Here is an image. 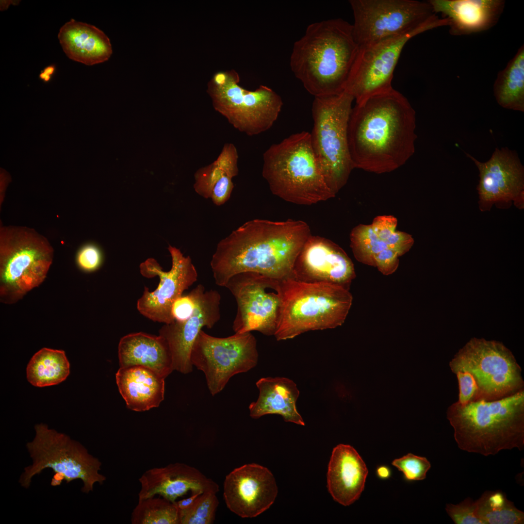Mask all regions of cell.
Returning a JSON list of instances; mask_svg holds the SVG:
<instances>
[{
	"label": "cell",
	"instance_id": "obj_1",
	"mask_svg": "<svg viewBox=\"0 0 524 524\" xmlns=\"http://www.w3.org/2000/svg\"><path fill=\"white\" fill-rule=\"evenodd\" d=\"M415 128V110L393 88L356 102L347 128L354 168L379 174L401 166L414 153Z\"/></svg>",
	"mask_w": 524,
	"mask_h": 524
},
{
	"label": "cell",
	"instance_id": "obj_2",
	"mask_svg": "<svg viewBox=\"0 0 524 524\" xmlns=\"http://www.w3.org/2000/svg\"><path fill=\"white\" fill-rule=\"evenodd\" d=\"M311 235L301 220L246 222L217 245L210 262L215 284L225 287L230 278L245 272L280 280L292 278L296 258Z\"/></svg>",
	"mask_w": 524,
	"mask_h": 524
},
{
	"label": "cell",
	"instance_id": "obj_3",
	"mask_svg": "<svg viewBox=\"0 0 524 524\" xmlns=\"http://www.w3.org/2000/svg\"><path fill=\"white\" fill-rule=\"evenodd\" d=\"M359 50L352 24L342 18L316 22L294 43L290 67L314 97L336 95L344 91Z\"/></svg>",
	"mask_w": 524,
	"mask_h": 524
},
{
	"label": "cell",
	"instance_id": "obj_4",
	"mask_svg": "<svg viewBox=\"0 0 524 524\" xmlns=\"http://www.w3.org/2000/svg\"><path fill=\"white\" fill-rule=\"evenodd\" d=\"M446 414L463 451L489 456L524 449V389L494 401L456 402Z\"/></svg>",
	"mask_w": 524,
	"mask_h": 524
},
{
	"label": "cell",
	"instance_id": "obj_5",
	"mask_svg": "<svg viewBox=\"0 0 524 524\" xmlns=\"http://www.w3.org/2000/svg\"><path fill=\"white\" fill-rule=\"evenodd\" d=\"M263 178L272 194L283 200L311 205L335 196L320 170L308 131L273 144L263 153Z\"/></svg>",
	"mask_w": 524,
	"mask_h": 524
},
{
	"label": "cell",
	"instance_id": "obj_6",
	"mask_svg": "<svg viewBox=\"0 0 524 524\" xmlns=\"http://www.w3.org/2000/svg\"><path fill=\"white\" fill-rule=\"evenodd\" d=\"M283 302L274 335L277 341L310 330L334 328L344 322L352 304L349 290L340 285L282 280Z\"/></svg>",
	"mask_w": 524,
	"mask_h": 524
},
{
	"label": "cell",
	"instance_id": "obj_7",
	"mask_svg": "<svg viewBox=\"0 0 524 524\" xmlns=\"http://www.w3.org/2000/svg\"><path fill=\"white\" fill-rule=\"evenodd\" d=\"M48 240L34 229L0 228V300L16 303L45 280L53 258Z\"/></svg>",
	"mask_w": 524,
	"mask_h": 524
},
{
	"label": "cell",
	"instance_id": "obj_8",
	"mask_svg": "<svg viewBox=\"0 0 524 524\" xmlns=\"http://www.w3.org/2000/svg\"><path fill=\"white\" fill-rule=\"evenodd\" d=\"M354 98L345 91L314 97L312 106V147L325 181L335 195L354 168L348 149L347 128Z\"/></svg>",
	"mask_w": 524,
	"mask_h": 524
},
{
	"label": "cell",
	"instance_id": "obj_9",
	"mask_svg": "<svg viewBox=\"0 0 524 524\" xmlns=\"http://www.w3.org/2000/svg\"><path fill=\"white\" fill-rule=\"evenodd\" d=\"M34 429V439L26 445L32 463L20 476L22 487L29 488L33 477L46 468L62 475L68 483L81 479L83 493L92 491L96 483L103 484L106 478L99 473L101 462L80 442L44 424H36Z\"/></svg>",
	"mask_w": 524,
	"mask_h": 524
},
{
	"label": "cell",
	"instance_id": "obj_10",
	"mask_svg": "<svg viewBox=\"0 0 524 524\" xmlns=\"http://www.w3.org/2000/svg\"><path fill=\"white\" fill-rule=\"evenodd\" d=\"M239 82V75L234 69L214 74L206 90L213 108L235 129L248 136L268 130L281 111V97L266 86L249 91Z\"/></svg>",
	"mask_w": 524,
	"mask_h": 524
},
{
	"label": "cell",
	"instance_id": "obj_11",
	"mask_svg": "<svg viewBox=\"0 0 524 524\" xmlns=\"http://www.w3.org/2000/svg\"><path fill=\"white\" fill-rule=\"evenodd\" d=\"M354 38L359 48L433 25L448 26L446 18L435 14L428 1L350 0Z\"/></svg>",
	"mask_w": 524,
	"mask_h": 524
},
{
	"label": "cell",
	"instance_id": "obj_12",
	"mask_svg": "<svg viewBox=\"0 0 524 524\" xmlns=\"http://www.w3.org/2000/svg\"><path fill=\"white\" fill-rule=\"evenodd\" d=\"M449 367L453 373L467 371L472 375L477 387L476 401H494L524 389L521 367L499 342L471 339L456 354Z\"/></svg>",
	"mask_w": 524,
	"mask_h": 524
},
{
	"label": "cell",
	"instance_id": "obj_13",
	"mask_svg": "<svg viewBox=\"0 0 524 524\" xmlns=\"http://www.w3.org/2000/svg\"><path fill=\"white\" fill-rule=\"evenodd\" d=\"M225 287L237 304L232 324L235 333L257 331L265 335L274 336L282 306V280L245 272L230 278Z\"/></svg>",
	"mask_w": 524,
	"mask_h": 524
},
{
	"label": "cell",
	"instance_id": "obj_14",
	"mask_svg": "<svg viewBox=\"0 0 524 524\" xmlns=\"http://www.w3.org/2000/svg\"><path fill=\"white\" fill-rule=\"evenodd\" d=\"M258 360L257 341L250 332L220 338L201 330L191 353L193 366L204 373L213 396L222 391L233 376L255 367Z\"/></svg>",
	"mask_w": 524,
	"mask_h": 524
},
{
	"label": "cell",
	"instance_id": "obj_15",
	"mask_svg": "<svg viewBox=\"0 0 524 524\" xmlns=\"http://www.w3.org/2000/svg\"><path fill=\"white\" fill-rule=\"evenodd\" d=\"M437 28L428 25L410 33L359 48L344 91L356 102L392 88L393 73L407 43L414 36Z\"/></svg>",
	"mask_w": 524,
	"mask_h": 524
},
{
	"label": "cell",
	"instance_id": "obj_16",
	"mask_svg": "<svg viewBox=\"0 0 524 524\" xmlns=\"http://www.w3.org/2000/svg\"><path fill=\"white\" fill-rule=\"evenodd\" d=\"M168 250L172 261L169 271H163L153 258L147 259L140 264V271L143 276L151 278L157 276L160 282L153 292L145 287L137 302V309L141 314L153 321L164 324L175 321L171 313L173 303L198 278L190 256L185 257L179 249L170 245Z\"/></svg>",
	"mask_w": 524,
	"mask_h": 524
},
{
	"label": "cell",
	"instance_id": "obj_17",
	"mask_svg": "<svg viewBox=\"0 0 524 524\" xmlns=\"http://www.w3.org/2000/svg\"><path fill=\"white\" fill-rule=\"evenodd\" d=\"M466 154L479 171L476 189L481 211H490L493 205L500 209L512 204L518 209L524 208V168L515 151L496 147L485 162Z\"/></svg>",
	"mask_w": 524,
	"mask_h": 524
},
{
	"label": "cell",
	"instance_id": "obj_18",
	"mask_svg": "<svg viewBox=\"0 0 524 524\" xmlns=\"http://www.w3.org/2000/svg\"><path fill=\"white\" fill-rule=\"evenodd\" d=\"M278 492L275 478L267 468L256 463L230 472L224 482L227 508L243 518L255 517L274 503Z\"/></svg>",
	"mask_w": 524,
	"mask_h": 524
},
{
	"label": "cell",
	"instance_id": "obj_19",
	"mask_svg": "<svg viewBox=\"0 0 524 524\" xmlns=\"http://www.w3.org/2000/svg\"><path fill=\"white\" fill-rule=\"evenodd\" d=\"M355 276L351 259L341 247L324 237L311 235L296 258L291 278L336 284L349 290Z\"/></svg>",
	"mask_w": 524,
	"mask_h": 524
},
{
	"label": "cell",
	"instance_id": "obj_20",
	"mask_svg": "<svg viewBox=\"0 0 524 524\" xmlns=\"http://www.w3.org/2000/svg\"><path fill=\"white\" fill-rule=\"evenodd\" d=\"M196 305L192 315L184 321L164 324L159 335L167 342L174 370L187 374L193 370L191 353L194 343L203 327L212 328L220 319L221 295L215 290H206L197 285Z\"/></svg>",
	"mask_w": 524,
	"mask_h": 524
},
{
	"label": "cell",
	"instance_id": "obj_21",
	"mask_svg": "<svg viewBox=\"0 0 524 524\" xmlns=\"http://www.w3.org/2000/svg\"><path fill=\"white\" fill-rule=\"evenodd\" d=\"M138 480L141 485L138 500L158 495L175 503L189 491L191 494H201L210 491L217 493L219 491L218 484L212 479L196 468L183 463L149 469Z\"/></svg>",
	"mask_w": 524,
	"mask_h": 524
},
{
	"label": "cell",
	"instance_id": "obj_22",
	"mask_svg": "<svg viewBox=\"0 0 524 524\" xmlns=\"http://www.w3.org/2000/svg\"><path fill=\"white\" fill-rule=\"evenodd\" d=\"M433 12L448 20L452 35L487 31L498 21L505 4L503 0H429Z\"/></svg>",
	"mask_w": 524,
	"mask_h": 524
},
{
	"label": "cell",
	"instance_id": "obj_23",
	"mask_svg": "<svg viewBox=\"0 0 524 524\" xmlns=\"http://www.w3.org/2000/svg\"><path fill=\"white\" fill-rule=\"evenodd\" d=\"M368 473L364 461L355 448L340 444L333 448L328 466V491L335 501L349 506L360 497Z\"/></svg>",
	"mask_w": 524,
	"mask_h": 524
},
{
	"label": "cell",
	"instance_id": "obj_24",
	"mask_svg": "<svg viewBox=\"0 0 524 524\" xmlns=\"http://www.w3.org/2000/svg\"><path fill=\"white\" fill-rule=\"evenodd\" d=\"M118 355L120 367L145 366L164 378L174 370L168 344L159 335L143 332L126 335L119 341Z\"/></svg>",
	"mask_w": 524,
	"mask_h": 524
},
{
	"label": "cell",
	"instance_id": "obj_25",
	"mask_svg": "<svg viewBox=\"0 0 524 524\" xmlns=\"http://www.w3.org/2000/svg\"><path fill=\"white\" fill-rule=\"evenodd\" d=\"M58 38L70 59L87 66L104 62L112 54L110 40L103 31L73 19L62 26Z\"/></svg>",
	"mask_w": 524,
	"mask_h": 524
},
{
	"label": "cell",
	"instance_id": "obj_26",
	"mask_svg": "<svg viewBox=\"0 0 524 524\" xmlns=\"http://www.w3.org/2000/svg\"><path fill=\"white\" fill-rule=\"evenodd\" d=\"M115 379L127 407L131 410L141 412L157 408L164 399L165 378L147 367H120Z\"/></svg>",
	"mask_w": 524,
	"mask_h": 524
},
{
	"label": "cell",
	"instance_id": "obj_27",
	"mask_svg": "<svg viewBox=\"0 0 524 524\" xmlns=\"http://www.w3.org/2000/svg\"><path fill=\"white\" fill-rule=\"evenodd\" d=\"M238 153L231 143H225L216 159L201 167L194 174V188L216 206L224 204L230 198L234 188L232 179L238 174Z\"/></svg>",
	"mask_w": 524,
	"mask_h": 524
},
{
	"label": "cell",
	"instance_id": "obj_28",
	"mask_svg": "<svg viewBox=\"0 0 524 524\" xmlns=\"http://www.w3.org/2000/svg\"><path fill=\"white\" fill-rule=\"evenodd\" d=\"M256 385L259 394L257 400L249 406L251 417L258 419L267 414H278L285 422L305 426L296 407L299 391L292 380L283 377H262Z\"/></svg>",
	"mask_w": 524,
	"mask_h": 524
},
{
	"label": "cell",
	"instance_id": "obj_29",
	"mask_svg": "<svg viewBox=\"0 0 524 524\" xmlns=\"http://www.w3.org/2000/svg\"><path fill=\"white\" fill-rule=\"evenodd\" d=\"M493 93L502 107L524 112V45L518 49L506 66L498 72Z\"/></svg>",
	"mask_w": 524,
	"mask_h": 524
},
{
	"label": "cell",
	"instance_id": "obj_30",
	"mask_svg": "<svg viewBox=\"0 0 524 524\" xmlns=\"http://www.w3.org/2000/svg\"><path fill=\"white\" fill-rule=\"evenodd\" d=\"M70 373V364L61 350L43 348L34 354L26 368L27 378L33 385L43 387L58 384Z\"/></svg>",
	"mask_w": 524,
	"mask_h": 524
},
{
	"label": "cell",
	"instance_id": "obj_31",
	"mask_svg": "<svg viewBox=\"0 0 524 524\" xmlns=\"http://www.w3.org/2000/svg\"><path fill=\"white\" fill-rule=\"evenodd\" d=\"M476 513L485 524H522L524 513L501 491H486L476 500Z\"/></svg>",
	"mask_w": 524,
	"mask_h": 524
},
{
	"label": "cell",
	"instance_id": "obj_32",
	"mask_svg": "<svg viewBox=\"0 0 524 524\" xmlns=\"http://www.w3.org/2000/svg\"><path fill=\"white\" fill-rule=\"evenodd\" d=\"M132 524H180L175 503L162 497L138 500L131 516Z\"/></svg>",
	"mask_w": 524,
	"mask_h": 524
},
{
	"label": "cell",
	"instance_id": "obj_33",
	"mask_svg": "<svg viewBox=\"0 0 524 524\" xmlns=\"http://www.w3.org/2000/svg\"><path fill=\"white\" fill-rule=\"evenodd\" d=\"M350 246L354 257L362 263L375 266V257L388 248L385 242L379 239L371 225H359L350 234Z\"/></svg>",
	"mask_w": 524,
	"mask_h": 524
},
{
	"label": "cell",
	"instance_id": "obj_34",
	"mask_svg": "<svg viewBox=\"0 0 524 524\" xmlns=\"http://www.w3.org/2000/svg\"><path fill=\"white\" fill-rule=\"evenodd\" d=\"M216 492L207 491L200 494L189 508L179 510L180 524L213 523L219 501Z\"/></svg>",
	"mask_w": 524,
	"mask_h": 524
},
{
	"label": "cell",
	"instance_id": "obj_35",
	"mask_svg": "<svg viewBox=\"0 0 524 524\" xmlns=\"http://www.w3.org/2000/svg\"><path fill=\"white\" fill-rule=\"evenodd\" d=\"M392 464L403 474L404 479L408 481L425 479L431 467L426 458L411 453L394 459Z\"/></svg>",
	"mask_w": 524,
	"mask_h": 524
},
{
	"label": "cell",
	"instance_id": "obj_36",
	"mask_svg": "<svg viewBox=\"0 0 524 524\" xmlns=\"http://www.w3.org/2000/svg\"><path fill=\"white\" fill-rule=\"evenodd\" d=\"M445 509L456 524H485L477 514L476 501L470 497L456 505L447 504Z\"/></svg>",
	"mask_w": 524,
	"mask_h": 524
},
{
	"label": "cell",
	"instance_id": "obj_37",
	"mask_svg": "<svg viewBox=\"0 0 524 524\" xmlns=\"http://www.w3.org/2000/svg\"><path fill=\"white\" fill-rule=\"evenodd\" d=\"M102 261L99 248L95 245L89 244L83 246L76 255V262L83 271L90 272L98 269Z\"/></svg>",
	"mask_w": 524,
	"mask_h": 524
},
{
	"label": "cell",
	"instance_id": "obj_38",
	"mask_svg": "<svg viewBox=\"0 0 524 524\" xmlns=\"http://www.w3.org/2000/svg\"><path fill=\"white\" fill-rule=\"evenodd\" d=\"M198 289L197 286L188 294L181 295L173 303L171 313L177 321H184L193 314L196 305Z\"/></svg>",
	"mask_w": 524,
	"mask_h": 524
},
{
	"label": "cell",
	"instance_id": "obj_39",
	"mask_svg": "<svg viewBox=\"0 0 524 524\" xmlns=\"http://www.w3.org/2000/svg\"><path fill=\"white\" fill-rule=\"evenodd\" d=\"M454 374L457 377L459 389L458 399L457 402L463 405L476 401L478 390L472 375L467 371H457Z\"/></svg>",
	"mask_w": 524,
	"mask_h": 524
},
{
	"label": "cell",
	"instance_id": "obj_40",
	"mask_svg": "<svg viewBox=\"0 0 524 524\" xmlns=\"http://www.w3.org/2000/svg\"><path fill=\"white\" fill-rule=\"evenodd\" d=\"M398 254L387 248L379 252L375 257V266L384 275L393 274L399 265Z\"/></svg>",
	"mask_w": 524,
	"mask_h": 524
},
{
	"label": "cell",
	"instance_id": "obj_41",
	"mask_svg": "<svg viewBox=\"0 0 524 524\" xmlns=\"http://www.w3.org/2000/svg\"><path fill=\"white\" fill-rule=\"evenodd\" d=\"M384 241L387 247L395 251L399 257L407 252L414 243L411 235L399 231H394Z\"/></svg>",
	"mask_w": 524,
	"mask_h": 524
},
{
	"label": "cell",
	"instance_id": "obj_42",
	"mask_svg": "<svg viewBox=\"0 0 524 524\" xmlns=\"http://www.w3.org/2000/svg\"><path fill=\"white\" fill-rule=\"evenodd\" d=\"M397 219L392 215H381L375 217L371 224L377 237L385 241L395 231Z\"/></svg>",
	"mask_w": 524,
	"mask_h": 524
},
{
	"label": "cell",
	"instance_id": "obj_43",
	"mask_svg": "<svg viewBox=\"0 0 524 524\" xmlns=\"http://www.w3.org/2000/svg\"><path fill=\"white\" fill-rule=\"evenodd\" d=\"M200 494H191L190 496L186 498L176 501L175 502V504L179 510L186 509L192 506L196 499Z\"/></svg>",
	"mask_w": 524,
	"mask_h": 524
},
{
	"label": "cell",
	"instance_id": "obj_44",
	"mask_svg": "<svg viewBox=\"0 0 524 524\" xmlns=\"http://www.w3.org/2000/svg\"><path fill=\"white\" fill-rule=\"evenodd\" d=\"M56 70L54 65H49L44 68L39 75V78L45 82H49Z\"/></svg>",
	"mask_w": 524,
	"mask_h": 524
},
{
	"label": "cell",
	"instance_id": "obj_45",
	"mask_svg": "<svg viewBox=\"0 0 524 524\" xmlns=\"http://www.w3.org/2000/svg\"><path fill=\"white\" fill-rule=\"evenodd\" d=\"M10 180V176L8 174L6 173V172H3L1 170L0 173V205H1V203L3 201L4 197V194L6 186L8 185V182Z\"/></svg>",
	"mask_w": 524,
	"mask_h": 524
},
{
	"label": "cell",
	"instance_id": "obj_46",
	"mask_svg": "<svg viewBox=\"0 0 524 524\" xmlns=\"http://www.w3.org/2000/svg\"><path fill=\"white\" fill-rule=\"evenodd\" d=\"M376 473L379 478L386 480L391 476L392 471L388 466L382 465L377 467Z\"/></svg>",
	"mask_w": 524,
	"mask_h": 524
}]
</instances>
